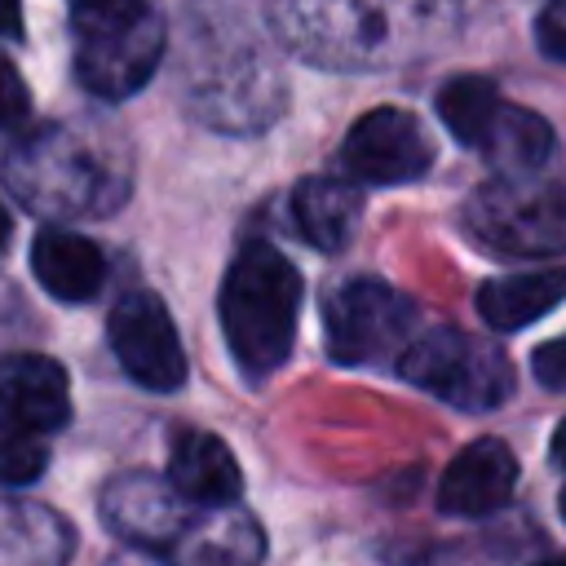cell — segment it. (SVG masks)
Here are the masks:
<instances>
[{
	"label": "cell",
	"mask_w": 566,
	"mask_h": 566,
	"mask_svg": "<svg viewBox=\"0 0 566 566\" xmlns=\"http://www.w3.org/2000/svg\"><path fill=\"white\" fill-rule=\"evenodd\" d=\"M460 18V0H270L283 44L318 66L367 71L424 57Z\"/></svg>",
	"instance_id": "cell-1"
},
{
	"label": "cell",
	"mask_w": 566,
	"mask_h": 566,
	"mask_svg": "<svg viewBox=\"0 0 566 566\" xmlns=\"http://www.w3.org/2000/svg\"><path fill=\"white\" fill-rule=\"evenodd\" d=\"M296 314H301L296 265L270 243H248L230 261L221 283V332L248 380H261L274 367H283L296 340Z\"/></svg>",
	"instance_id": "cell-2"
},
{
	"label": "cell",
	"mask_w": 566,
	"mask_h": 566,
	"mask_svg": "<svg viewBox=\"0 0 566 566\" xmlns=\"http://www.w3.org/2000/svg\"><path fill=\"white\" fill-rule=\"evenodd\" d=\"M164 53V22L146 0L75 9V75L88 93L119 102L137 93Z\"/></svg>",
	"instance_id": "cell-3"
},
{
	"label": "cell",
	"mask_w": 566,
	"mask_h": 566,
	"mask_svg": "<svg viewBox=\"0 0 566 566\" xmlns=\"http://www.w3.org/2000/svg\"><path fill=\"white\" fill-rule=\"evenodd\" d=\"M398 376L455 411H495L513 394V363L495 340L433 327L398 354Z\"/></svg>",
	"instance_id": "cell-4"
},
{
	"label": "cell",
	"mask_w": 566,
	"mask_h": 566,
	"mask_svg": "<svg viewBox=\"0 0 566 566\" xmlns=\"http://www.w3.org/2000/svg\"><path fill=\"white\" fill-rule=\"evenodd\" d=\"M464 230L509 256H553L566 248V186L495 177L464 203Z\"/></svg>",
	"instance_id": "cell-5"
},
{
	"label": "cell",
	"mask_w": 566,
	"mask_h": 566,
	"mask_svg": "<svg viewBox=\"0 0 566 566\" xmlns=\"http://www.w3.org/2000/svg\"><path fill=\"white\" fill-rule=\"evenodd\" d=\"M411 323H416V305L398 287L367 279V274H354L323 296L327 354L345 367L376 363L394 349L402 354Z\"/></svg>",
	"instance_id": "cell-6"
},
{
	"label": "cell",
	"mask_w": 566,
	"mask_h": 566,
	"mask_svg": "<svg viewBox=\"0 0 566 566\" xmlns=\"http://www.w3.org/2000/svg\"><path fill=\"white\" fill-rule=\"evenodd\" d=\"M111 349L119 367L142 385V389H181L186 380V354L177 340V327L155 292H128L111 318H106Z\"/></svg>",
	"instance_id": "cell-7"
},
{
	"label": "cell",
	"mask_w": 566,
	"mask_h": 566,
	"mask_svg": "<svg viewBox=\"0 0 566 566\" xmlns=\"http://www.w3.org/2000/svg\"><path fill=\"white\" fill-rule=\"evenodd\" d=\"M340 164L358 181L402 186L433 168V142L416 115H407L398 106H376L349 128V137L340 146Z\"/></svg>",
	"instance_id": "cell-8"
},
{
	"label": "cell",
	"mask_w": 566,
	"mask_h": 566,
	"mask_svg": "<svg viewBox=\"0 0 566 566\" xmlns=\"http://www.w3.org/2000/svg\"><path fill=\"white\" fill-rule=\"evenodd\" d=\"M102 526L128 548L159 553L190 531V504L155 473H115L102 486Z\"/></svg>",
	"instance_id": "cell-9"
},
{
	"label": "cell",
	"mask_w": 566,
	"mask_h": 566,
	"mask_svg": "<svg viewBox=\"0 0 566 566\" xmlns=\"http://www.w3.org/2000/svg\"><path fill=\"white\" fill-rule=\"evenodd\" d=\"M4 172H9L13 195H22V199L35 203V208H106V203H111L97 186L71 177V172L97 177V168H93V159H84V155L71 146V137H62V133H40V137H31V146H27L22 155H13Z\"/></svg>",
	"instance_id": "cell-10"
},
{
	"label": "cell",
	"mask_w": 566,
	"mask_h": 566,
	"mask_svg": "<svg viewBox=\"0 0 566 566\" xmlns=\"http://www.w3.org/2000/svg\"><path fill=\"white\" fill-rule=\"evenodd\" d=\"M71 420L66 371L44 354L0 358V433H53Z\"/></svg>",
	"instance_id": "cell-11"
},
{
	"label": "cell",
	"mask_w": 566,
	"mask_h": 566,
	"mask_svg": "<svg viewBox=\"0 0 566 566\" xmlns=\"http://www.w3.org/2000/svg\"><path fill=\"white\" fill-rule=\"evenodd\" d=\"M517 486V460L500 438L469 442L438 482V509L447 517H486L513 500Z\"/></svg>",
	"instance_id": "cell-12"
},
{
	"label": "cell",
	"mask_w": 566,
	"mask_h": 566,
	"mask_svg": "<svg viewBox=\"0 0 566 566\" xmlns=\"http://www.w3.org/2000/svg\"><path fill=\"white\" fill-rule=\"evenodd\" d=\"M168 486L186 504L226 509L230 500H239L243 478H239V460L230 455V447L217 433L181 429L168 451Z\"/></svg>",
	"instance_id": "cell-13"
},
{
	"label": "cell",
	"mask_w": 566,
	"mask_h": 566,
	"mask_svg": "<svg viewBox=\"0 0 566 566\" xmlns=\"http://www.w3.org/2000/svg\"><path fill=\"white\" fill-rule=\"evenodd\" d=\"M31 270L40 287L57 301H88L97 296L106 279V256L93 239L71 234V230H40L31 243Z\"/></svg>",
	"instance_id": "cell-14"
},
{
	"label": "cell",
	"mask_w": 566,
	"mask_h": 566,
	"mask_svg": "<svg viewBox=\"0 0 566 566\" xmlns=\"http://www.w3.org/2000/svg\"><path fill=\"white\" fill-rule=\"evenodd\" d=\"M358 212H363V195L345 177H305L292 190V221L301 239L318 252L345 248L349 234L358 230Z\"/></svg>",
	"instance_id": "cell-15"
},
{
	"label": "cell",
	"mask_w": 566,
	"mask_h": 566,
	"mask_svg": "<svg viewBox=\"0 0 566 566\" xmlns=\"http://www.w3.org/2000/svg\"><path fill=\"white\" fill-rule=\"evenodd\" d=\"M566 301V270H535V274H504L478 287V314L495 332L531 327L539 314Z\"/></svg>",
	"instance_id": "cell-16"
},
{
	"label": "cell",
	"mask_w": 566,
	"mask_h": 566,
	"mask_svg": "<svg viewBox=\"0 0 566 566\" xmlns=\"http://www.w3.org/2000/svg\"><path fill=\"white\" fill-rule=\"evenodd\" d=\"M500 168V177H535L553 159V124L526 106H500L486 142L478 146Z\"/></svg>",
	"instance_id": "cell-17"
},
{
	"label": "cell",
	"mask_w": 566,
	"mask_h": 566,
	"mask_svg": "<svg viewBox=\"0 0 566 566\" xmlns=\"http://www.w3.org/2000/svg\"><path fill=\"white\" fill-rule=\"evenodd\" d=\"M500 106H504L500 88L491 80H482V75H455V80H447L438 88V115H442L447 133L455 142H464V146H482L486 142Z\"/></svg>",
	"instance_id": "cell-18"
},
{
	"label": "cell",
	"mask_w": 566,
	"mask_h": 566,
	"mask_svg": "<svg viewBox=\"0 0 566 566\" xmlns=\"http://www.w3.org/2000/svg\"><path fill=\"white\" fill-rule=\"evenodd\" d=\"M261 553H265V539L256 522L243 513H221L190 535L181 566H256Z\"/></svg>",
	"instance_id": "cell-19"
},
{
	"label": "cell",
	"mask_w": 566,
	"mask_h": 566,
	"mask_svg": "<svg viewBox=\"0 0 566 566\" xmlns=\"http://www.w3.org/2000/svg\"><path fill=\"white\" fill-rule=\"evenodd\" d=\"M49 535H66V522L40 504H22V500H0V566H31L22 562L9 544L18 539H49Z\"/></svg>",
	"instance_id": "cell-20"
},
{
	"label": "cell",
	"mask_w": 566,
	"mask_h": 566,
	"mask_svg": "<svg viewBox=\"0 0 566 566\" xmlns=\"http://www.w3.org/2000/svg\"><path fill=\"white\" fill-rule=\"evenodd\" d=\"M49 451L44 442L27 438V433H0V482L4 486H27L44 473Z\"/></svg>",
	"instance_id": "cell-21"
},
{
	"label": "cell",
	"mask_w": 566,
	"mask_h": 566,
	"mask_svg": "<svg viewBox=\"0 0 566 566\" xmlns=\"http://www.w3.org/2000/svg\"><path fill=\"white\" fill-rule=\"evenodd\" d=\"M27 111H31V93L13 71V62L0 53V128H13L18 119H27Z\"/></svg>",
	"instance_id": "cell-22"
},
{
	"label": "cell",
	"mask_w": 566,
	"mask_h": 566,
	"mask_svg": "<svg viewBox=\"0 0 566 566\" xmlns=\"http://www.w3.org/2000/svg\"><path fill=\"white\" fill-rule=\"evenodd\" d=\"M535 40L553 62H566V0H548L535 18Z\"/></svg>",
	"instance_id": "cell-23"
},
{
	"label": "cell",
	"mask_w": 566,
	"mask_h": 566,
	"mask_svg": "<svg viewBox=\"0 0 566 566\" xmlns=\"http://www.w3.org/2000/svg\"><path fill=\"white\" fill-rule=\"evenodd\" d=\"M531 371L544 389H566V336L557 340H544L535 354H531Z\"/></svg>",
	"instance_id": "cell-24"
},
{
	"label": "cell",
	"mask_w": 566,
	"mask_h": 566,
	"mask_svg": "<svg viewBox=\"0 0 566 566\" xmlns=\"http://www.w3.org/2000/svg\"><path fill=\"white\" fill-rule=\"evenodd\" d=\"M18 31H22V4L0 0V35H18Z\"/></svg>",
	"instance_id": "cell-25"
},
{
	"label": "cell",
	"mask_w": 566,
	"mask_h": 566,
	"mask_svg": "<svg viewBox=\"0 0 566 566\" xmlns=\"http://www.w3.org/2000/svg\"><path fill=\"white\" fill-rule=\"evenodd\" d=\"M553 460L566 469V420L557 424V433H553Z\"/></svg>",
	"instance_id": "cell-26"
},
{
	"label": "cell",
	"mask_w": 566,
	"mask_h": 566,
	"mask_svg": "<svg viewBox=\"0 0 566 566\" xmlns=\"http://www.w3.org/2000/svg\"><path fill=\"white\" fill-rule=\"evenodd\" d=\"M9 234H13V221H9V212L0 208V252H4V243H9Z\"/></svg>",
	"instance_id": "cell-27"
},
{
	"label": "cell",
	"mask_w": 566,
	"mask_h": 566,
	"mask_svg": "<svg viewBox=\"0 0 566 566\" xmlns=\"http://www.w3.org/2000/svg\"><path fill=\"white\" fill-rule=\"evenodd\" d=\"M75 9H106V4H128V0H71Z\"/></svg>",
	"instance_id": "cell-28"
},
{
	"label": "cell",
	"mask_w": 566,
	"mask_h": 566,
	"mask_svg": "<svg viewBox=\"0 0 566 566\" xmlns=\"http://www.w3.org/2000/svg\"><path fill=\"white\" fill-rule=\"evenodd\" d=\"M535 566H566V557H544V562H535Z\"/></svg>",
	"instance_id": "cell-29"
},
{
	"label": "cell",
	"mask_w": 566,
	"mask_h": 566,
	"mask_svg": "<svg viewBox=\"0 0 566 566\" xmlns=\"http://www.w3.org/2000/svg\"><path fill=\"white\" fill-rule=\"evenodd\" d=\"M557 504H562V517H566V486H562V500Z\"/></svg>",
	"instance_id": "cell-30"
}]
</instances>
